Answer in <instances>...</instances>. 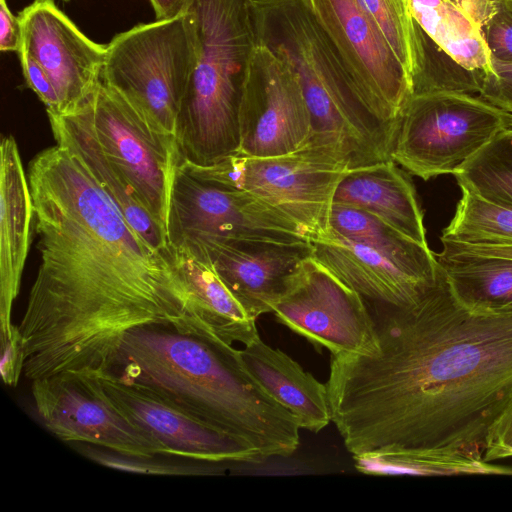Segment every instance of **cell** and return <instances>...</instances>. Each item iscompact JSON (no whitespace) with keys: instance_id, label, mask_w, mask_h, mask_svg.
<instances>
[{"instance_id":"cell-31","label":"cell","mask_w":512,"mask_h":512,"mask_svg":"<svg viewBox=\"0 0 512 512\" xmlns=\"http://www.w3.org/2000/svg\"><path fill=\"white\" fill-rule=\"evenodd\" d=\"M484 38L493 59L512 63V3L495 0V9L484 26Z\"/></svg>"},{"instance_id":"cell-13","label":"cell","mask_w":512,"mask_h":512,"mask_svg":"<svg viewBox=\"0 0 512 512\" xmlns=\"http://www.w3.org/2000/svg\"><path fill=\"white\" fill-rule=\"evenodd\" d=\"M239 153L250 157L288 154L311 133L310 113L293 71L267 48L253 51L242 87Z\"/></svg>"},{"instance_id":"cell-11","label":"cell","mask_w":512,"mask_h":512,"mask_svg":"<svg viewBox=\"0 0 512 512\" xmlns=\"http://www.w3.org/2000/svg\"><path fill=\"white\" fill-rule=\"evenodd\" d=\"M169 245L203 238L308 241L286 214L255 195L205 184L177 167L170 192Z\"/></svg>"},{"instance_id":"cell-19","label":"cell","mask_w":512,"mask_h":512,"mask_svg":"<svg viewBox=\"0 0 512 512\" xmlns=\"http://www.w3.org/2000/svg\"><path fill=\"white\" fill-rule=\"evenodd\" d=\"M309 241L315 260L365 299L376 303L409 305L439 281L429 283L371 247L330 229Z\"/></svg>"},{"instance_id":"cell-5","label":"cell","mask_w":512,"mask_h":512,"mask_svg":"<svg viewBox=\"0 0 512 512\" xmlns=\"http://www.w3.org/2000/svg\"><path fill=\"white\" fill-rule=\"evenodd\" d=\"M197 61L177 116L180 162L209 165L240 148L239 107L257 46L251 0H187Z\"/></svg>"},{"instance_id":"cell-16","label":"cell","mask_w":512,"mask_h":512,"mask_svg":"<svg viewBox=\"0 0 512 512\" xmlns=\"http://www.w3.org/2000/svg\"><path fill=\"white\" fill-rule=\"evenodd\" d=\"M23 48L44 69L59 113L75 110L101 81L106 45L92 41L54 0H34L19 14Z\"/></svg>"},{"instance_id":"cell-25","label":"cell","mask_w":512,"mask_h":512,"mask_svg":"<svg viewBox=\"0 0 512 512\" xmlns=\"http://www.w3.org/2000/svg\"><path fill=\"white\" fill-rule=\"evenodd\" d=\"M329 228L346 239L371 247L429 283L437 282L443 273L428 245L414 241L364 209L332 203Z\"/></svg>"},{"instance_id":"cell-33","label":"cell","mask_w":512,"mask_h":512,"mask_svg":"<svg viewBox=\"0 0 512 512\" xmlns=\"http://www.w3.org/2000/svg\"><path fill=\"white\" fill-rule=\"evenodd\" d=\"M18 55L28 87L46 106L47 112L59 113L58 96L44 69L23 48L19 49Z\"/></svg>"},{"instance_id":"cell-38","label":"cell","mask_w":512,"mask_h":512,"mask_svg":"<svg viewBox=\"0 0 512 512\" xmlns=\"http://www.w3.org/2000/svg\"><path fill=\"white\" fill-rule=\"evenodd\" d=\"M156 20L172 19L181 15L187 0H149Z\"/></svg>"},{"instance_id":"cell-26","label":"cell","mask_w":512,"mask_h":512,"mask_svg":"<svg viewBox=\"0 0 512 512\" xmlns=\"http://www.w3.org/2000/svg\"><path fill=\"white\" fill-rule=\"evenodd\" d=\"M436 256L454 296L466 308L512 311V258L445 251Z\"/></svg>"},{"instance_id":"cell-37","label":"cell","mask_w":512,"mask_h":512,"mask_svg":"<svg viewBox=\"0 0 512 512\" xmlns=\"http://www.w3.org/2000/svg\"><path fill=\"white\" fill-rule=\"evenodd\" d=\"M443 250L451 253H464L479 256L512 258V246L470 245L441 241Z\"/></svg>"},{"instance_id":"cell-15","label":"cell","mask_w":512,"mask_h":512,"mask_svg":"<svg viewBox=\"0 0 512 512\" xmlns=\"http://www.w3.org/2000/svg\"><path fill=\"white\" fill-rule=\"evenodd\" d=\"M88 376L105 401L157 443L162 454L224 464L264 461L250 446L203 425L148 392L108 374Z\"/></svg>"},{"instance_id":"cell-27","label":"cell","mask_w":512,"mask_h":512,"mask_svg":"<svg viewBox=\"0 0 512 512\" xmlns=\"http://www.w3.org/2000/svg\"><path fill=\"white\" fill-rule=\"evenodd\" d=\"M461 198L441 241L512 246V208L500 205L460 187Z\"/></svg>"},{"instance_id":"cell-23","label":"cell","mask_w":512,"mask_h":512,"mask_svg":"<svg viewBox=\"0 0 512 512\" xmlns=\"http://www.w3.org/2000/svg\"><path fill=\"white\" fill-rule=\"evenodd\" d=\"M420 29L463 68L481 75L492 73L484 26L495 0H410Z\"/></svg>"},{"instance_id":"cell-41","label":"cell","mask_w":512,"mask_h":512,"mask_svg":"<svg viewBox=\"0 0 512 512\" xmlns=\"http://www.w3.org/2000/svg\"><path fill=\"white\" fill-rule=\"evenodd\" d=\"M511 126H512V124H511Z\"/></svg>"},{"instance_id":"cell-6","label":"cell","mask_w":512,"mask_h":512,"mask_svg":"<svg viewBox=\"0 0 512 512\" xmlns=\"http://www.w3.org/2000/svg\"><path fill=\"white\" fill-rule=\"evenodd\" d=\"M197 61L193 21L139 23L106 44L101 81L160 130L175 135L176 120Z\"/></svg>"},{"instance_id":"cell-28","label":"cell","mask_w":512,"mask_h":512,"mask_svg":"<svg viewBox=\"0 0 512 512\" xmlns=\"http://www.w3.org/2000/svg\"><path fill=\"white\" fill-rule=\"evenodd\" d=\"M453 175L459 187L512 208V126L497 134Z\"/></svg>"},{"instance_id":"cell-30","label":"cell","mask_w":512,"mask_h":512,"mask_svg":"<svg viewBox=\"0 0 512 512\" xmlns=\"http://www.w3.org/2000/svg\"><path fill=\"white\" fill-rule=\"evenodd\" d=\"M69 445L95 463L131 473L211 475L221 473L229 465L166 454H156L149 457L128 455L82 442H73Z\"/></svg>"},{"instance_id":"cell-1","label":"cell","mask_w":512,"mask_h":512,"mask_svg":"<svg viewBox=\"0 0 512 512\" xmlns=\"http://www.w3.org/2000/svg\"><path fill=\"white\" fill-rule=\"evenodd\" d=\"M374 303L376 348L331 356L326 383L348 452L369 474H512L483 461L512 398V311L466 308L444 269L409 305Z\"/></svg>"},{"instance_id":"cell-14","label":"cell","mask_w":512,"mask_h":512,"mask_svg":"<svg viewBox=\"0 0 512 512\" xmlns=\"http://www.w3.org/2000/svg\"><path fill=\"white\" fill-rule=\"evenodd\" d=\"M31 395L42 425L64 442L88 443L135 456L162 454L157 443L105 401L88 375L65 373L35 379Z\"/></svg>"},{"instance_id":"cell-10","label":"cell","mask_w":512,"mask_h":512,"mask_svg":"<svg viewBox=\"0 0 512 512\" xmlns=\"http://www.w3.org/2000/svg\"><path fill=\"white\" fill-rule=\"evenodd\" d=\"M271 313L333 357L368 354L376 348L375 321L365 298L312 255L291 276Z\"/></svg>"},{"instance_id":"cell-7","label":"cell","mask_w":512,"mask_h":512,"mask_svg":"<svg viewBox=\"0 0 512 512\" xmlns=\"http://www.w3.org/2000/svg\"><path fill=\"white\" fill-rule=\"evenodd\" d=\"M179 168L199 181L251 193L289 216L308 239L329 231V214L347 165L304 144L279 156L250 157L239 152L209 165L181 161Z\"/></svg>"},{"instance_id":"cell-2","label":"cell","mask_w":512,"mask_h":512,"mask_svg":"<svg viewBox=\"0 0 512 512\" xmlns=\"http://www.w3.org/2000/svg\"><path fill=\"white\" fill-rule=\"evenodd\" d=\"M27 178L40 265L17 325L26 379L100 376L138 327L189 333V294L169 248L144 240L69 150H42Z\"/></svg>"},{"instance_id":"cell-39","label":"cell","mask_w":512,"mask_h":512,"mask_svg":"<svg viewBox=\"0 0 512 512\" xmlns=\"http://www.w3.org/2000/svg\"><path fill=\"white\" fill-rule=\"evenodd\" d=\"M63 1L68 2V1H70V0H63Z\"/></svg>"},{"instance_id":"cell-18","label":"cell","mask_w":512,"mask_h":512,"mask_svg":"<svg viewBox=\"0 0 512 512\" xmlns=\"http://www.w3.org/2000/svg\"><path fill=\"white\" fill-rule=\"evenodd\" d=\"M0 330L1 341L12 335V308L21 285L31 243L34 211L27 173L15 138L3 136L0 146Z\"/></svg>"},{"instance_id":"cell-12","label":"cell","mask_w":512,"mask_h":512,"mask_svg":"<svg viewBox=\"0 0 512 512\" xmlns=\"http://www.w3.org/2000/svg\"><path fill=\"white\" fill-rule=\"evenodd\" d=\"M370 111L398 123L412 96L405 68L357 0H306Z\"/></svg>"},{"instance_id":"cell-9","label":"cell","mask_w":512,"mask_h":512,"mask_svg":"<svg viewBox=\"0 0 512 512\" xmlns=\"http://www.w3.org/2000/svg\"><path fill=\"white\" fill-rule=\"evenodd\" d=\"M71 112L86 126L106 158L127 179L141 204L167 233L171 186L181 160L175 135L155 127L102 81Z\"/></svg>"},{"instance_id":"cell-36","label":"cell","mask_w":512,"mask_h":512,"mask_svg":"<svg viewBox=\"0 0 512 512\" xmlns=\"http://www.w3.org/2000/svg\"><path fill=\"white\" fill-rule=\"evenodd\" d=\"M22 43V29L18 16L10 11L6 0H0V50L18 52Z\"/></svg>"},{"instance_id":"cell-4","label":"cell","mask_w":512,"mask_h":512,"mask_svg":"<svg viewBox=\"0 0 512 512\" xmlns=\"http://www.w3.org/2000/svg\"><path fill=\"white\" fill-rule=\"evenodd\" d=\"M257 45L296 75L310 113L306 144L349 171L392 159L398 123L378 119L306 0H251Z\"/></svg>"},{"instance_id":"cell-21","label":"cell","mask_w":512,"mask_h":512,"mask_svg":"<svg viewBox=\"0 0 512 512\" xmlns=\"http://www.w3.org/2000/svg\"><path fill=\"white\" fill-rule=\"evenodd\" d=\"M333 203L364 209L428 245L414 185L394 160L348 171L336 187Z\"/></svg>"},{"instance_id":"cell-3","label":"cell","mask_w":512,"mask_h":512,"mask_svg":"<svg viewBox=\"0 0 512 512\" xmlns=\"http://www.w3.org/2000/svg\"><path fill=\"white\" fill-rule=\"evenodd\" d=\"M104 374L250 446L264 461L299 446L296 417L255 380L240 350L212 335L167 325L131 329Z\"/></svg>"},{"instance_id":"cell-17","label":"cell","mask_w":512,"mask_h":512,"mask_svg":"<svg viewBox=\"0 0 512 512\" xmlns=\"http://www.w3.org/2000/svg\"><path fill=\"white\" fill-rule=\"evenodd\" d=\"M186 241L201 247L223 283L255 319L272 312L291 276L312 255L309 240L203 238Z\"/></svg>"},{"instance_id":"cell-40","label":"cell","mask_w":512,"mask_h":512,"mask_svg":"<svg viewBox=\"0 0 512 512\" xmlns=\"http://www.w3.org/2000/svg\"><path fill=\"white\" fill-rule=\"evenodd\" d=\"M512 3V0H509Z\"/></svg>"},{"instance_id":"cell-34","label":"cell","mask_w":512,"mask_h":512,"mask_svg":"<svg viewBox=\"0 0 512 512\" xmlns=\"http://www.w3.org/2000/svg\"><path fill=\"white\" fill-rule=\"evenodd\" d=\"M512 457V398L494 423L486 444L484 462Z\"/></svg>"},{"instance_id":"cell-20","label":"cell","mask_w":512,"mask_h":512,"mask_svg":"<svg viewBox=\"0 0 512 512\" xmlns=\"http://www.w3.org/2000/svg\"><path fill=\"white\" fill-rule=\"evenodd\" d=\"M169 253L189 294L190 333L209 334L229 345H246L258 336L256 319L226 287L198 244L169 245Z\"/></svg>"},{"instance_id":"cell-8","label":"cell","mask_w":512,"mask_h":512,"mask_svg":"<svg viewBox=\"0 0 512 512\" xmlns=\"http://www.w3.org/2000/svg\"><path fill=\"white\" fill-rule=\"evenodd\" d=\"M512 115L479 95L412 94L399 119L392 159L423 180L454 172L501 131Z\"/></svg>"},{"instance_id":"cell-24","label":"cell","mask_w":512,"mask_h":512,"mask_svg":"<svg viewBox=\"0 0 512 512\" xmlns=\"http://www.w3.org/2000/svg\"><path fill=\"white\" fill-rule=\"evenodd\" d=\"M47 115L56 144L69 150L82 163L144 240L157 250L167 251L166 231L144 208L130 183L106 158L79 118L72 112H47Z\"/></svg>"},{"instance_id":"cell-29","label":"cell","mask_w":512,"mask_h":512,"mask_svg":"<svg viewBox=\"0 0 512 512\" xmlns=\"http://www.w3.org/2000/svg\"><path fill=\"white\" fill-rule=\"evenodd\" d=\"M408 73L411 83L422 69L420 28L410 0H357Z\"/></svg>"},{"instance_id":"cell-22","label":"cell","mask_w":512,"mask_h":512,"mask_svg":"<svg viewBox=\"0 0 512 512\" xmlns=\"http://www.w3.org/2000/svg\"><path fill=\"white\" fill-rule=\"evenodd\" d=\"M246 368L301 428L318 433L331 421L326 384L319 382L280 349L258 335L240 350Z\"/></svg>"},{"instance_id":"cell-32","label":"cell","mask_w":512,"mask_h":512,"mask_svg":"<svg viewBox=\"0 0 512 512\" xmlns=\"http://www.w3.org/2000/svg\"><path fill=\"white\" fill-rule=\"evenodd\" d=\"M492 73L483 79L479 96L512 115V63L491 58Z\"/></svg>"},{"instance_id":"cell-35","label":"cell","mask_w":512,"mask_h":512,"mask_svg":"<svg viewBox=\"0 0 512 512\" xmlns=\"http://www.w3.org/2000/svg\"><path fill=\"white\" fill-rule=\"evenodd\" d=\"M1 350L2 380L8 386H16L23 371L22 349L17 325H13L12 335L1 341Z\"/></svg>"}]
</instances>
